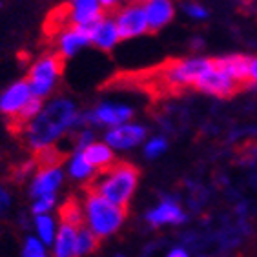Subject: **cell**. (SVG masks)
I'll list each match as a JSON object with an SVG mask.
<instances>
[{
	"label": "cell",
	"instance_id": "6da1fadb",
	"mask_svg": "<svg viewBox=\"0 0 257 257\" xmlns=\"http://www.w3.org/2000/svg\"><path fill=\"white\" fill-rule=\"evenodd\" d=\"M77 120H79V113L71 100H53L44 106L42 111L26 126L28 144L37 152L50 148L66 130L77 124Z\"/></svg>",
	"mask_w": 257,
	"mask_h": 257
},
{
	"label": "cell",
	"instance_id": "7a4b0ae2",
	"mask_svg": "<svg viewBox=\"0 0 257 257\" xmlns=\"http://www.w3.org/2000/svg\"><path fill=\"white\" fill-rule=\"evenodd\" d=\"M141 173L130 163H117L109 166L108 170L100 172L97 177L89 183L88 190L104 197L109 203L124 206L130 203V199L134 197L135 188L139 184Z\"/></svg>",
	"mask_w": 257,
	"mask_h": 257
},
{
	"label": "cell",
	"instance_id": "3957f363",
	"mask_svg": "<svg viewBox=\"0 0 257 257\" xmlns=\"http://www.w3.org/2000/svg\"><path fill=\"white\" fill-rule=\"evenodd\" d=\"M82 210H84V221L88 223V228L99 239L115 233L126 221V208L109 203L89 190L86 192Z\"/></svg>",
	"mask_w": 257,
	"mask_h": 257
},
{
	"label": "cell",
	"instance_id": "277c9868",
	"mask_svg": "<svg viewBox=\"0 0 257 257\" xmlns=\"http://www.w3.org/2000/svg\"><path fill=\"white\" fill-rule=\"evenodd\" d=\"M213 66V60L208 59H186L172 60L164 68L159 69V79L170 89L184 88V86H195L201 77Z\"/></svg>",
	"mask_w": 257,
	"mask_h": 257
},
{
	"label": "cell",
	"instance_id": "5b68a950",
	"mask_svg": "<svg viewBox=\"0 0 257 257\" xmlns=\"http://www.w3.org/2000/svg\"><path fill=\"white\" fill-rule=\"evenodd\" d=\"M60 71H62V57L60 55H48V57L37 60L30 71V79H28L31 95L37 99L48 97L57 79H59Z\"/></svg>",
	"mask_w": 257,
	"mask_h": 257
},
{
	"label": "cell",
	"instance_id": "8992f818",
	"mask_svg": "<svg viewBox=\"0 0 257 257\" xmlns=\"http://www.w3.org/2000/svg\"><path fill=\"white\" fill-rule=\"evenodd\" d=\"M134 115L132 108L128 106H120V104H100L93 111L84 115H79V120L77 124L80 122H91V124H106V126H120L126 120H130V117Z\"/></svg>",
	"mask_w": 257,
	"mask_h": 257
},
{
	"label": "cell",
	"instance_id": "52a82bcc",
	"mask_svg": "<svg viewBox=\"0 0 257 257\" xmlns=\"http://www.w3.org/2000/svg\"><path fill=\"white\" fill-rule=\"evenodd\" d=\"M117 30H119L120 39H134L148 31V22L144 10L139 4L126 6L119 11V15L115 19Z\"/></svg>",
	"mask_w": 257,
	"mask_h": 257
},
{
	"label": "cell",
	"instance_id": "ba28073f",
	"mask_svg": "<svg viewBox=\"0 0 257 257\" xmlns=\"http://www.w3.org/2000/svg\"><path fill=\"white\" fill-rule=\"evenodd\" d=\"M195 88L204 91V93L215 95V97H230L239 89V84L232 80L228 75H224L215 64L208 69L206 73L195 82Z\"/></svg>",
	"mask_w": 257,
	"mask_h": 257
},
{
	"label": "cell",
	"instance_id": "9c48e42d",
	"mask_svg": "<svg viewBox=\"0 0 257 257\" xmlns=\"http://www.w3.org/2000/svg\"><path fill=\"white\" fill-rule=\"evenodd\" d=\"M68 17L71 26L89 30L102 19V6L99 0H69Z\"/></svg>",
	"mask_w": 257,
	"mask_h": 257
},
{
	"label": "cell",
	"instance_id": "30bf717a",
	"mask_svg": "<svg viewBox=\"0 0 257 257\" xmlns=\"http://www.w3.org/2000/svg\"><path fill=\"white\" fill-rule=\"evenodd\" d=\"M146 137V128L141 124H120L106 134V144L115 150H130L141 144Z\"/></svg>",
	"mask_w": 257,
	"mask_h": 257
},
{
	"label": "cell",
	"instance_id": "8fae6325",
	"mask_svg": "<svg viewBox=\"0 0 257 257\" xmlns=\"http://www.w3.org/2000/svg\"><path fill=\"white\" fill-rule=\"evenodd\" d=\"M31 97H33V95H31L28 80H19V82L10 86L4 93L0 95V111L4 115L15 117V115H19L20 109L28 104V100H30Z\"/></svg>",
	"mask_w": 257,
	"mask_h": 257
},
{
	"label": "cell",
	"instance_id": "7c38bea8",
	"mask_svg": "<svg viewBox=\"0 0 257 257\" xmlns=\"http://www.w3.org/2000/svg\"><path fill=\"white\" fill-rule=\"evenodd\" d=\"M62 179H64V175H62V170L59 166L39 170V173L35 175L33 183H31V197L39 199L44 195H55L57 188L62 184Z\"/></svg>",
	"mask_w": 257,
	"mask_h": 257
},
{
	"label": "cell",
	"instance_id": "4fadbf2b",
	"mask_svg": "<svg viewBox=\"0 0 257 257\" xmlns=\"http://www.w3.org/2000/svg\"><path fill=\"white\" fill-rule=\"evenodd\" d=\"M146 221L152 226H161V224H183L186 221V213L181 210L177 203H173L170 199H164L163 203H159L154 210L146 213Z\"/></svg>",
	"mask_w": 257,
	"mask_h": 257
},
{
	"label": "cell",
	"instance_id": "5bb4252c",
	"mask_svg": "<svg viewBox=\"0 0 257 257\" xmlns=\"http://www.w3.org/2000/svg\"><path fill=\"white\" fill-rule=\"evenodd\" d=\"M120 40L119 30L115 20L111 19H100L95 26L89 28V42L95 44L99 50H111L117 46V42Z\"/></svg>",
	"mask_w": 257,
	"mask_h": 257
},
{
	"label": "cell",
	"instance_id": "9a60e30c",
	"mask_svg": "<svg viewBox=\"0 0 257 257\" xmlns=\"http://www.w3.org/2000/svg\"><path fill=\"white\" fill-rule=\"evenodd\" d=\"M215 68H219L224 75H228L232 80H235L239 86L242 82L250 80V59L244 55H230L223 59L213 60Z\"/></svg>",
	"mask_w": 257,
	"mask_h": 257
},
{
	"label": "cell",
	"instance_id": "2e32d148",
	"mask_svg": "<svg viewBox=\"0 0 257 257\" xmlns=\"http://www.w3.org/2000/svg\"><path fill=\"white\" fill-rule=\"evenodd\" d=\"M143 10L148 22V30H161L173 19V4L170 0H148Z\"/></svg>",
	"mask_w": 257,
	"mask_h": 257
},
{
	"label": "cell",
	"instance_id": "e0dca14e",
	"mask_svg": "<svg viewBox=\"0 0 257 257\" xmlns=\"http://www.w3.org/2000/svg\"><path fill=\"white\" fill-rule=\"evenodd\" d=\"M86 44H89V30L79 28V26H71L60 35L59 39L60 57H73Z\"/></svg>",
	"mask_w": 257,
	"mask_h": 257
},
{
	"label": "cell",
	"instance_id": "ac0fdd59",
	"mask_svg": "<svg viewBox=\"0 0 257 257\" xmlns=\"http://www.w3.org/2000/svg\"><path fill=\"white\" fill-rule=\"evenodd\" d=\"M86 161L89 163V166L93 170H108L109 166H113V152L106 143H91L88 148L82 150Z\"/></svg>",
	"mask_w": 257,
	"mask_h": 257
},
{
	"label": "cell",
	"instance_id": "d6986e66",
	"mask_svg": "<svg viewBox=\"0 0 257 257\" xmlns=\"http://www.w3.org/2000/svg\"><path fill=\"white\" fill-rule=\"evenodd\" d=\"M77 230L79 228L71 226V224L62 223L57 233V241H55L53 253L55 257H77L75 253V244H77Z\"/></svg>",
	"mask_w": 257,
	"mask_h": 257
},
{
	"label": "cell",
	"instance_id": "ffe728a7",
	"mask_svg": "<svg viewBox=\"0 0 257 257\" xmlns=\"http://www.w3.org/2000/svg\"><path fill=\"white\" fill-rule=\"evenodd\" d=\"M60 219L62 223L71 224L75 228H80L84 224V210L75 197L66 199V203L60 206Z\"/></svg>",
	"mask_w": 257,
	"mask_h": 257
},
{
	"label": "cell",
	"instance_id": "44dd1931",
	"mask_svg": "<svg viewBox=\"0 0 257 257\" xmlns=\"http://www.w3.org/2000/svg\"><path fill=\"white\" fill-rule=\"evenodd\" d=\"M97 246H99V237L89 228L80 226L77 230V244H75L77 257H84L89 255V253H93L97 250Z\"/></svg>",
	"mask_w": 257,
	"mask_h": 257
},
{
	"label": "cell",
	"instance_id": "7402d4cb",
	"mask_svg": "<svg viewBox=\"0 0 257 257\" xmlns=\"http://www.w3.org/2000/svg\"><path fill=\"white\" fill-rule=\"evenodd\" d=\"M42 108H44V106H42V99L31 97V99L28 100V104L19 111V115L13 117V126H15L17 130L22 128V126H28V124L42 111Z\"/></svg>",
	"mask_w": 257,
	"mask_h": 257
},
{
	"label": "cell",
	"instance_id": "603a6c76",
	"mask_svg": "<svg viewBox=\"0 0 257 257\" xmlns=\"http://www.w3.org/2000/svg\"><path fill=\"white\" fill-rule=\"evenodd\" d=\"M95 170L89 166V163L86 161L84 154L82 152H77L73 155V159L69 161V175L77 181H84V179H89L93 175Z\"/></svg>",
	"mask_w": 257,
	"mask_h": 257
},
{
	"label": "cell",
	"instance_id": "cb8c5ba5",
	"mask_svg": "<svg viewBox=\"0 0 257 257\" xmlns=\"http://www.w3.org/2000/svg\"><path fill=\"white\" fill-rule=\"evenodd\" d=\"M35 228L39 233V241L42 244H51L55 239V221L46 213V215H37L35 217Z\"/></svg>",
	"mask_w": 257,
	"mask_h": 257
},
{
	"label": "cell",
	"instance_id": "d4e9b609",
	"mask_svg": "<svg viewBox=\"0 0 257 257\" xmlns=\"http://www.w3.org/2000/svg\"><path fill=\"white\" fill-rule=\"evenodd\" d=\"M22 257H48L46 255L44 244L35 237H28L22 248Z\"/></svg>",
	"mask_w": 257,
	"mask_h": 257
},
{
	"label": "cell",
	"instance_id": "484cf974",
	"mask_svg": "<svg viewBox=\"0 0 257 257\" xmlns=\"http://www.w3.org/2000/svg\"><path fill=\"white\" fill-rule=\"evenodd\" d=\"M166 148H168L166 139L155 137V139H152V141H148L146 148H144V155L148 159H155V157H159V155H163L164 152H166Z\"/></svg>",
	"mask_w": 257,
	"mask_h": 257
},
{
	"label": "cell",
	"instance_id": "4316f807",
	"mask_svg": "<svg viewBox=\"0 0 257 257\" xmlns=\"http://www.w3.org/2000/svg\"><path fill=\"white\" fill-rule=\"evenodd\" d=\"M55 203H57L55 195H44V197L35 199L33 213H35V215H46L48 212H51V210H53Z\"/></svg>",
	"mask_w": 257,
	"mask_h": 257
},
{
	"label": "cell",
	"instance_id": "83f0119b",
	"mask_svg": "<svg viewBox=\"0 0 257 257\" xmlns=\"http://www.w3.org/2000/svg\"><path fill=\"white\" fill-rule=\"evenodd\" d=\"M184 11H186L192 19H206L208 17V11L199 4H184Z\"/></svg>",
	"mask_w": 257,
	"mask_h": 257
},
{
	"label": "cell",
	"instance_id": "f1b7e54d",
	"mask_svg": "<svg viewBox=\"0 0 257 257\" xmlns=\"http://www.w3.org/2000/svg\"><path fill=\"white\" fill-rule=\"evenodd\" d=\"M11 204V195L4 188H0V213H4Z\"/></svg>",
	"mask_w": 257,
	"mask_h": 257
},
{
	"label": "cell",
	"instance_id": "f546056e",
	"mask_svg": "<svg viewBox=\"0 0 257 257\" xmlns=\"http://www.w3.org/2000/svg\"><path fill=\"white\" fill-rule=\"evenodd\" d=\"M168 257H190V253H188V250H184V248L175 246L168 252Z\"/></svg>",
	"mask_w": 257,
	"mask_h": 257
},
{
	"label": "cell",
	"instance_id": "4dcf8cb0",
	"mask_svg": "<svg viewBox=\"0 0 257 257\" xmlns=\"http://www.w3.org/2000/svg\"><path fill=\"white\" fill-rule=\"evenodd\" d=\"M250 80L257 84V59L250 60Z\"/></svg>",
	"mask_w": 257,
	"mask_h": 257
},
{
	"label": "cell",
	"instance_id": "1f68e13d",
	"mask_svg": "<svg viewBox=\"0 0 257 257\" xmlns=\"http://www.w3.org/2000/svg\"><path fill=\"white\" fill-rule=\"evenodd\" d=\"M122 0H99V4L102 6V8H115V6H119Z\"/></svg>",
	"mask_w": 257,
	"mask_h": 257
},
{
	"label": "cell",
	"instance_id": "d6a6232c",
	"mask_svg": "<svg viewBox=\"0 0 257 257\" xmlns=\"http://www.w3.org/2000/svg\"><path fill=\"white\" fill-rule=\"evenodd\" d=\"M134 2H137V4H141V2H144V4H146L148 0H134Z\"/></svg>",
	"mask_w": 257,
	"mask_h": 257
},
{
	"label": "cell",
	"instance_id": "836d02e7",
	"mask_svg": "<svg viewBox=\"0 0 257 257\" xmlns=\"http://www.w3.org/2000/svg\"><path fill=\"white\" fill-rule=\"evenodd\" d=\"M117 257H124V255H117Z\"/></svg>",
	"mask_w": 257,
	"mask_h": 257
}]
</instances>
